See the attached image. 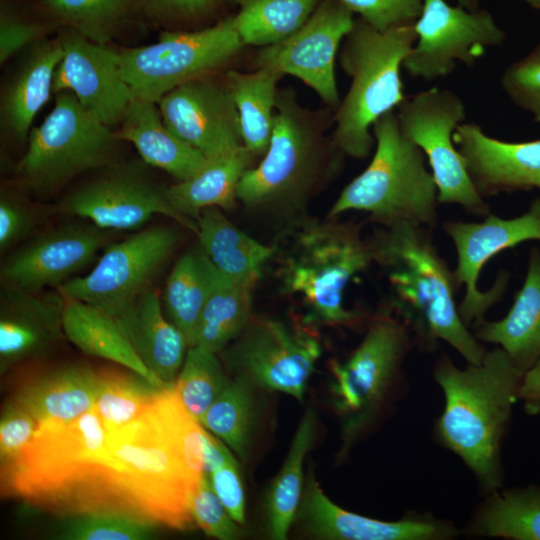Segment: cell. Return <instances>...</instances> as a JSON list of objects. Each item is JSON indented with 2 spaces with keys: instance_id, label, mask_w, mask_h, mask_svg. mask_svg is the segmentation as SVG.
Wrapping results in <instances>:
<instances>
[{
  "instance_id": "obj_23",
  "label": "cell",
  "mask_w": 540,
  "mask_h": 540,
  "mask_svg": "<svg viewBox=\"0 0 540 540\" xmlns=\"http://www.w3.org/2000/svg\"><path fill=\"white\" fill-rule=\"evenodd\" d=\"M469 176L485 199L501 193L540 190V139L507 142L487 135L474 122L453 134Z\"/></svg>"
},
{
  "instance_id": "obj_55",
  "label": "cell",
  "mask_w": 540,
  "mask_h": 540,
  "mask_svg": "<svg viewBox=\"0 0 540 540\" xmlns=\"http://www.w3.org/2000/svg\"><path fill=\"white\" fill-rule=\"evenodd\" d=\"M538 240H540V236H539V239H538Z\"/></svg>"
},
{
  "instance_id": "obj_1",
  "label": "cell",
  "mask_w": 540,
  "mask_h": 540,
  "mask_svg": "<svg viewBox=\"0 0 540 540\" xmlns=\"http://www.w3.org/2000/svg\"><path fill=\"white\" fill-rule=\"evenodd\" d=\"M432 374L444 395L435 440L460 458L484 494L503 487L502 446L524 372L496 346L464 369L442 355Z\"/></svg>"
},
{
  "instance_id": "obj_20",
  "label": "cell",
  "mask_w": 540,
  "mask_h": 540,
  "mask_svg": "<svg viewBox=\"0 0 540 540\" xmlns=\"http://www.w3.org/2000/svg\"><path fill=\"white\" fill-rule=\"evenodd\" d=\"M109 234L94 224H66L48 230L8 256L3 287L28 291L58 288L91 263Z\"/></svg>"
},
{
  "instance_id": "obj_42",
  "label": "cell",
  "mask_w": 540,
  "mask_h": 540,
  "mask_svg": "<svg viewBox=\"0 0 540 540\" xmlns=\"http://www.w3.org/2000/svg\"><path fill=\"white\" fill-rule=\"evenodd\" d=\"M230 381L217 353L194 345L187 350L173 388L184 407L200 421Z\"/></svg>"
},
{
  "instance_id": "obj_26",
  "label": "cell",
  "mask_w": 540,
  "mask_h": 540,
  "mask_svg": "<svg viewBox=\"0 0 540 540\" xmlns=\"http://www.w3.org/2000/svg\"><path fill=\"white\" fill-rule=\"evenodd\" d=\"M481 343L502 348L524 373L540 358V250L529 252L527 272L508 313L496 321L473 325Z\"/></svg>"
},
{
  "instance_id": "obj_15",
  "label": "cell",
  "mask_w": 540,
  "mask_h": 540,
  "mask_svg": "<svg viewBox=\"0 0 540 540\" xmlns=\"http://www.w3.org/2000/svg\"><path fill=\"white\" fill-rule=\"evenodd\" d=\"M414 29L417 40L402 67L412 78L425 81L447 77L459 64L472 67L506 38L489 11H470L445 0H424Z\"/></svg>"
},
{
  "instance_id": "obj_11",
  "label": "cell",
  "mask_w": 540,
  "mask_h": 540,
  "mask_svg": "<svg viewBox=\"0 0 540 540\" xmlns=\"http://www.w3.org/2000/svg\"><path fill=\"white\" fill-rule=\"evenodd\" d=\"M395 113L402 133L426 157L439 204L457 205L483 218L490 214V206L476 190L453 139L466 118L463 100L448 89L434 87L405 98Z\"/></svg>"
},
{
  "instance_id": "obj_43",
  "label": "cell",
  "mask_w": 540,
  "mask_h": 540,
  "mask_svg": "<svg viewBox=\"0 0 540 540\" xmlns=\"http://www.w3.org/2000/svg\"><path fill=\"white\" fill-rule=\"evenodd\" d=\"M58 538L66 540H144L156 523L118 512H86L65 515Z\"/></svg>"
},
{
  "instance_id": "obj_29",
  "label": "cell",
  "mask_w": 540,
  "mask_h": 540,
  "mask_svg": "<svg viewBox=\"0 0 540 540\" xmlns=\"http://www.w3.org/2000/svg\"><path fill=\"white\" fill-rule=\"evenodd\" d=\"M254 158L242 145L208 159L194 175L166 187L169 204L179 215L194 222L206 208L233 209L238 202L241 178L253 166Z\"/></svg>"
},
{
  "instance_id": "obj_31",
  "label": "cell",
  "mask_w": 540,
  "mask_h": 540,
  "mask_svg": "<svg viewBox=\"0 0 540 540\" xmlns=\"http://www.w3.org/2000/svg\"><path fill=\"white\" fill-rule=\"evenodd\" d=\"M217 207L203 210L196 220L200 248L211 264L235 281H258L273 258L275 246L255 240L236 227Z\"/></svg>"
},
{
  "instance_id": "obj_37",
  "label": "cell",
  "mask_w": 540,
  "mask_h": 540,
  "mask_svg": "<svg viewBox=\"0 0 540 540\" xmlns=\"http://www.w3.org/2000/svg\"><path fill=\"white\" fill-rule=\"evenodd\" d=\"M212 264L201 248L180 256L169 273L162 303L167 317L194 345L196 327L209 294Z\"/></svg>"
},
{
  "instance_id": "obj_6",
  "label": "cell",
  "mask_w": 540,
  "mask_h": 540,
  "mask_svg": "<svg viewBox=\"0 0 540 540\" xmlns=\"http://www.w3.org/2000/svg\"><path fill=\"white\" fill-rule=\"evenodd\" d=\"M100 460L137 515L176 529L192 524L190 506L199 481L189 473L151 407L109 432Z\"/></svg>"
},
{
  "instance_id": "obj_35",
  "label": "cell",
  "mask_w": 540,
  "mask_h": 540,
  "mask_svg": "<svg viewBox=\"0 0 540 540\" xmlns=\"http://www.w3.org/2000/svg\"><path fill=\"white\" fill-rule=\"evenodd\" d=\"M283 76L264 68L251 72L231 69L224 75L238 110L242 143L254 157H262L270 144L277 86Z\"/></svg>"
},
{
  "instance_id": "obj_53",
  "label": "cell",
  "mask_w": 540,
  "mask_h": 540,
  "mask_svg": "<svg viewBox=\"0 0 540 540\" xmlns=\"http://www.w3.org/2000/svg\"><path fill=\"white\" fill-rule=\"evenodd\" d=\"M458 5L470 10V11H476L479 9V0H457Z\"/></svg>"
},
{
  "instance_id": "obj_40",
  "label": "cell",
  "mask_w": 540,
  "mask_h": 540,
  "mask_svg": "<svg viewBox=\"0 0 540 540\" xmlns=\"http://www.w3.org/2000/svg\"><path fill=\"white\" fill-rule=\"evenodd\" d=\"M94 409L108 432L115 431L143 415L154 404L160 389L131 372L103 371ZM169 389V388H168Z\"/></svg>"
},
{
  "instance_id": "obj_21",
  "label": "cell",
  "mask_w": 540,
  "mask_h": 540,
  "mask_svg": "<svg viewBox=\"0 0 540 540\" xmlns=\"http://www.w3.org/2000/svg\"><path fill=\"white\" fill-rule=\"evenodd\" d=\"M64 55L56 68L53 93L69 90L95 118L112 129L133 99L123 80L118 51L69 28H59Z\"/></svg>"
},
{
  "instance_id": "obj_12",
  "label": "cell",
  "mask_w": 540,
  "mask_h": 540,
  "mask_svg": "<svg viewBox=\"0 0 540 540\" xmlns=\"http://www.w3.org/2000/svg\"><path fill=\"white\" fill-rule=\"evenodd\" d=\"M108 434L94 408L71 421L40 423L15 464L1 472L2 489L36 502L89 473L99 463Z\"/></svg>"
},
{
  "instance_id": "obj_17",
  "label": "cell",
  "mask_w": 540,
  "mask_h": 540,
  "mask_svg": "<svg viewBox=\"0 0 540 540\" xmlns=\"http://www.w3.org/2000/svg\"><path fill=\"white\" fill-rule=\"evenodd\" d=\"M354 20V13L339 0H322L296 32L279 43L258 48L252 66L298 78L327 107L336 110L341 99L335 61Z\"/></svg>"
},
{
  "instance_id": "obj_25",
  "label": "cell",
  "mask_w": 540,
  "mask_h": 540,
  "mask_svg": "<svg viewBox=\"0 0 540 540\" xmlns=\"http://www.w3.org/2000/svg\"><path fill=\"white\" fill-rule=\"evenodd\" d=\"M115 319L142 362L167 387H173L189 345L164 314L159 291L149 287Z\"/></svg>"
},
{
  "instance_id": "obj_3",
  "label": "cell",
  "mask_w": 540,
  "mask_h": 540,
  "mask_svg": "<svg viewBox=\"0 0 540 540\" xmlns=\"http://www.w3.org/2000/svg\"><path fill=\"white\" fill-rule=\"evenodd\" d=\"M431 231L412 223L382 227L368 239L373 263L385 273L415 345L432 350L445 342L467 363H480L487 350L459 314L460 286L438 253Z\"/></svg>"
},
{
  "instance_id": "obj_54",
  "label": "cell",
  "mask_w": 540,
  "mask_h": 540,
  "mask_svg": "<svg viewBox=\"0 0 540 540\" xmlns=\"http://www.w3.org/2000/svg\"><path fill=\"white\" fill-rule=\"evenodd\" d=\"M540 13V0H520Z\"/></svg>"
},
{
  "instance_id": "obj_47",
  "label": "cell",
  "mask_w": 540,
  "mask_h": 540,
  "mask_svg": "<svg viewBox=\"0 0 540 540\" xmlns=\"http://www.w3.org/2000/svg\"><path fill=\"white\" fill-rule=\"evenodd\" d=\"M191 515L196 525L208 536L220 540L236 539L241 530L214 492L204 473L191 500Z\"/></svg>"
},
{
  "instance_id": "obj_2",
  "label": "cell",
  "mask_w": 540,
  "mask_h": 540,
  "mask_svg": "<svg viewBox=\"0 0 540 540\" xmlns=\"http://www.w3.org/2000/svg\"><path fill=\"white\" fill-rule=\"evenodd\" d=\"M334 109L303 106L294 88H279L270 144L241 178L237 200L261 214L302 217L309 202L342 171L345 154L331 132Z\"/></svg>"
},
{
  "instance_id": "obj_8",
  "label": "cell",
  "mask_w": 540,
  "mask_h": 540,
  "mask_svg": "<svg viewBox=\"0 0 540 540\" xmlns=\"http://www.w3.org/2000/svg\"><path fill=\"white\" fill-rule=\"evenodd\" d=\"M415 345L407 324L388 312L373 317L359 345L344 362H332L333 404L345 447L373 425L398 392L402 366Z\"/></svg>"
},
{
  "instance_id": "obj_32",
  "label": "cell",
  "mask_w": 540,
  "mask_h": 540,
  "mask_svg": "<svg viewBox=\"0 0 540 540\" xmlns=\"http://www.w3.org/2000/svg\"><path fill=\"white\" fill-rule=\"evenodd\" d=\"M100 385V373L85 366H68L26 386L15 400L39 424L71 421L94 407Z\"/></svg>"
},
{
  "instance_id": "obj_14",
  "label": "cell",
  "mask_w": 540,
  "mask_h": 540,
  "mask_svg": "<svg viewBox=\"0 0 540 540\" xmlns=\"http://www.w3.org/2000/svg\"><path fill=\"white\" fill-rule=\"evenodd\" d=\"M237 376L255 386L302 400L307 381L321 355L317 336L305 328L268 318H252L222 351Z\"/></svg>"
},
{
  "instance_id": "obj_5",
  "label": "cell",
  "mask_w": 540,
  "mask_h": 540,
  "mask_svg": "<svg viewBox=\"0 0 540 540\" xmlns=\"http://www.w3.org/2000/svg\"><path fill=\"white\" fill-rule=\"evenodd\" d=\"M417 40L414 26L381 32L357 17L338 52L351 79L333 114L331 135L345 156L362 160L375 146L374 123L406 98L401 68Z\"/></svg>"
},
{
  "instance_id": "obj_38",
  "label": "cell",
  "mask_w": 540,
  "mask_h": 540,
  "mask_svg": "<svg viewBox=\"0 0 540 540\" xmlns=\"http://www.w3.org/2000/svg\"><path fill=\"white\" fill-rule=\"evenodd\" d=\"M321 1L235 0L234 28L245 46H270L302 27Z\"/></svg>"
},
{
  "instance_id": "obj_4",
  "label": "cell",
  "mask_w": 540,
  "mask_h": 540,
  "mask_svg": "<svg viewBox=\"0 0 540 540\" xmlns=\"http://www.w3.org/2000/svg\"><path fill=\"white\" fill-rule=\"evenodd\" d=\"M279 253L277 276L286 295L299 296L310 317L330 326H355L361 313L344 305L350 281L373 263L360 225L306 216L290 223Z\"/></svg>"
},
{
  "instance_id": "obj_30",
  "label": "cell",
  "mask_w": 540,
  "mask_h": 540,
  "mask_svg": "<svg viewBox=\"0 0 540 540\" xmlns=\"http://www.w3.org/2000/svg\"><path fill=\"white\" fill-rule=\"evenodd\" d=\"M64 295V336L83 353L127 368L160 389L167 387L142 362L115 317L93 305Z\"/></svg>"
},
{
  "instance_id": "obj_33",
  "label": "cell",
  "mask_w": 540,
  "mask_h": 540,
  "mask_svg": "<svg viewBox=\"0 0 540 540\" xmlns=\"http://www.w3.org/2000/svg\"><path fill=\"white\" fill-rule=\"evenodd\" d=\"M484 499L461 529L469 537L540 540V487H503Z\"/></svg>"
},
{
  "instance_id": "obj_52",
  "label": "cell",
  "mask_w": 540,
  "mask_h": 540,
  "mask_svg": "<svg viewBox=\"0 0 540 540\" xmlns=\"http://www.w3.org/2000/svg\"><path fill=\"white\" fill-rule=\"evenodd\" d=\"M518 397L526 413L540 416V358L524 373Z\"/></svg>"
},
{
  "instance_id": "obj_41",
  "label": "cell",
  "mask_w": 540,
  "mask_h": 540,
  "mask_svg": "<svg viewBox=\"0 0 540 540\" xmlns=\"http://www.w3.org/2000/svg\"><path fill=\"white\" fill-rule=\"evenodd\" d=\"M253 384L236 376L200 419V424L244 457L254 421Z\"/></svg>"
},
{
  "instance_id": "obj_46",
  "label": "cell",
  "mask_w": 540,
  "mask_h": 540,
  "mask_svg": "<svg viewBox=\"0 0 540 540\" xmlns=\"http://www.w3.org/2000/svg\"><path fill=\"white\" fill-rule=\"evenodd\" d=\"M351 12L378 31L414 26L424 0H339Z\"/></svg>"
},
{
  "instance_id": "obj_45",
  "label": "cell",
  "mask_w": 540,
  "mask_h": 540,
  "mask_svg": "<svg viewBox=\"0 0 540 540\" xmlns=\"http://www.w3.org/2000/svg\"><path fill=\"white\" fill-rule=\"evenodd\" d=\"M500 85L516 106L540 123V44L504 70Z\"/></svg>"
},
{
  "instance_id": "obj_27",
  "label": "cell",
  "mask_w": 540,
  "mask_h": 540,
  "mask_svg": "<svg viewBox=\"0 0 540 540\" xmlns=\"http://www.w3.org/2000/svg\"><path fill=\"white\" fill-rule=\"evenodd\" d=\"M156 105L133 98L115 133L120 140L131 142L146 163L164 170L176 181L185 180L198 172L208 158L167 127Z\"/></svg>"
},
{
  "instance_id": "obj_44",
  "label": "cell",
  "mask_w": 540,
  "mask_h": 540,
  "mask_svg": "<svg viewBox=\"0 0 540 540\" xmlns=\"http://www.w3.org/2000/svg\"><path fill=\"white\" fill-rule=\"evenodd\" d=\"M143 18L151 23L195 30L211 26L229 16L235 0H137Z\"/></svg>"
},
{
  "instance_id": "obj_51",
  "label": "cell",
  "mask_w": 540,
  "mask_h": 540,
  "mask_svg": "<svg viewBox=\"0 0 540 540\" xmlns=\"http://www.w3.org/2000/svg\"><path fill=\"white\" fill-rule=\"evenodd\" d=\"M206 475L229 515L238 524L243 525L245 523V494L236 459L233 457Z\"/></svg>"
},
{
  "instance_id": "obj_22",
  "label": "cell",
  "mask_w": 540,
  "mask_h": 540,
  "mask_svg": "<svg viewBox=\"0 0 540 540\" xmlns=\"http://www.w3.org/2000/svg\"><path fill=\"white\" fill-rule=\"evenodd\" d=\"M297 514L302 527L322 539L451 540L461 534L453 522L431 513L413 512L397 521H383L347 511L313 480L307 484Z\"/></svg>"
},
{
  "instance_id": "obj_19",
  "label": "cell",
  "mask_w": 540,
  "mask_h": 540,
  "mask_svg": "<svg viewBox=\"0 0 540 540\" xmlns=\"http://www.w3.org/2000/svg\"><path fill=\"white\" fill-rule=\"evenodd\" d=\"M158 106L167 127L208 159L243 145L238 110L224 77L211 74L184 82Z\"/></svg>"
},
{
  "instance_id": "obj_10",
  "label": "cell",
  "mask_w": 540,
  "mask_h": 540,
  "mask_svg": "<svg viewBox=\"0 0 540 540\" xmlns=\"http://www.w3.org/2000/svg\"><path fill=\"white\" fill-rule=\"evenodd\" d=\"M233 14L200 29L167 30L153 44L118 51L120 73L133 98L158 104L173 88L211 75L236 58L246 46Z\"/></svg>"
},
{
  "instance_id": "obj_50",
  "label": "cell",
  "mask_w": 540,
  "mask_h": 540,
  "mask_svg": "<svg viewBox=\"0 0 540 540\" xmlns=\"http://www.w3.org/2000/svg\"><path fill=\"white\" fill-rule=\"evenodd\" d=\"M35 212L11 196L0 198V250L5 252L28 237L36 227Z\"/></svg>"
},
{
  "instance_id": "obj_28",
  "label": "cell",
  "mask_w": 540,
  "mask_h": 540,
  "mask_svg": "<svg viewBox=\"0 0 540 540\" xmlns=\"http://www.w3.org/2000/svg\"><path fill=\"white\" fill-rule=\"evenodd\" d=\"M63 55L59 35L33 44L3 92L4 127L20 142L27 141L34 117L53 93L54 74Z\"/></svg>"
},
{
  "instance_id": "obj_18",
  "label": "cell",
  "mask_w": 540,
  "mask_h": 540,
  "mask_svg": "<svg viewBox=\"0 0 540 540\" xmlns=\"http://www.w3.org/2000/svg\"><path fill=\"white\" fill-rule=\"evenodd\" d=\"M61 213L85 219L103 230H131L155 215L166 216L196 233V222L179 215L162 188L137 171L112 168L70 192Z\"/></svg>"
},
{
  "instance_id": "obj_9",
  "label": "cell",
  "mask_w": 540,
  "mask_h": 540,
  "mask_svg": "<svg viewBox=\"0 0 540 540\" xmlns=\"http://www.w3.org/2000/svg\"><path fill=\"white\" fill-rule=\"evenodd\" d=\"M119 141L73 92L64 90L56 94L45 120L31 129L17 171L35 195L48 196L79 174L110 165Z\"/></svg>"
},
{
  "instance_id": "obj_36",
  "label": "cell",
  "mask_w": 540,
  "mask_h": 540,
  "mask_svg": "<svg viewBox=\"0 0 540 540\" xmlns=\"http://www.w3.org/2000/svg\"><path fill=\"white\" fill-rule=\"evenodd\" d=\"M34 9L58 28L105 45L144 19L137 0H37Z\"/></svg>"
},
{
  "instance_id": "obj_7",
  "label": "cell",
  "mask_w": 540,
  "mask_h": 540,
  "mask_svg": "<svg viewBox=\"0 0 540 540\" xmlns=\"http://www.w3.org/2000/svg\"><path fill=\"white\" fill-rule=\"evenodd\" d=\"M372 133L375 152L370 163L343 188L328 217L362 211L382 227L412 223L435 228L440 204L425 155L402 133L394 111L380 117Z\"/></svg>"
},
{
  "instance_id": "obj_16",
  "label": "cell",
  "mask_w": 540,
  "mask_h": 540,
  "mask_svg": "<svg viewBox=\"0 0 540 540\" xmlns=\"http://www.w3.org/2000/svg\"><path fill=\"white\" fill-rule=\"evenodd\" d=\"M443 230L457 252L454 272L458 285L465 287L458 310L470 328L483 321L485 313L502 299L509 282V274L501 272L490 289L480 290L478 281L484 265L506 249L539 239L540 198L534 199L528 211L515 218L504 219L490 213L481 222L445 221Z\"/></svg>"
},
{
  "instance_id": "obj_49",
  "label": "cell",
  "mask_w": 540,
  "mask_h": 540,
  "mask_svg": "<svg viewBox=\"0 0 540 540\" xmlns=\"http://www.w3.org/2000/svg\"><path fill=\"white\" fill-rule=\"evenodd\" d=\"M38 427L35 417L16 400L5 408L0 422L1 472L15 464Z\"/></svg>"
},
{
  "instance_id": "obj_13",
  "label": "cell",
  "mask_w": 540,
  "mask_h": 540,
  "mask_svg": "<svg viewBox=\"0 0 540 540\" xmlns=\"http://www.w3.org/2000/svg\"><path fill=\"white\" fill-rule=\"evenodd\" d=\"M178 243L179 235L170 227L138 231L107 247L89 273L68 280L58 289L116 317L152 286Z\"/></svg>"
},
{
  "instance_id": "obj_34",
  "label": "cell",
  "mask_w": 540,
  "mask_h": 540,
  "mask_svg": "<svg viewBox=\"0 0 540 540\" xmlns=\"http://www.w3.org/2000/svg\"><path fill=\"white\" fill-rule=\"evenodd\" d=\"M256 283L235 281L212 265L211 287L196 327L194 345L220 353L233 342L253 318Z\"/></svg>"
},
{
  "instance_id": "obj_48",
  "label": "cell",
  "mask_w": 540,
  "mask_h": 540,
  "mask_svg": "<svg viewBox=\"0 0 540 540\" xmlns=\"http://www.w3.org/2000/svg\"><path fill=\"white\" fill-rule=\"evenodd\" d=\"M38 14V13H37ZM56 29V25L44 20L26 17L14 7L2 2L0 12V62H6L24 47L35 44Z\"/></svg>"
},
{
  "instance_id": "obj_39",
  "label": "cell",
  "mask_w": 540,
  "mask_h": 540,
  "mask_svg": "<svg viewBox=\"0 0 540 540\" xmlns=\"http://www.w3.org/2000/svg\"><path fill=\"white\" fill-rule=\"evenodd\" d=\"M315 414L310 409L301 420L285 462L267 494L268 532L273 539L287 537L301 503L303 462L315 436Z\"/></svg>"
},
{
  "instance_id": "obj_24",
  "label": "cell",
  "mask_w": 540,
  "mask_h": 540,
  "mask_svg": "<svg viewBox=\"0 0 540 540\" xmlns=\"http://www.w3.org/2000/svg\"><path fill=\"white\" fill-rule=\"evenodd\" d=\"M64 295L3 287L0 299V368L36 358L64 335Z\"/></svg>"
}]
</instances>
